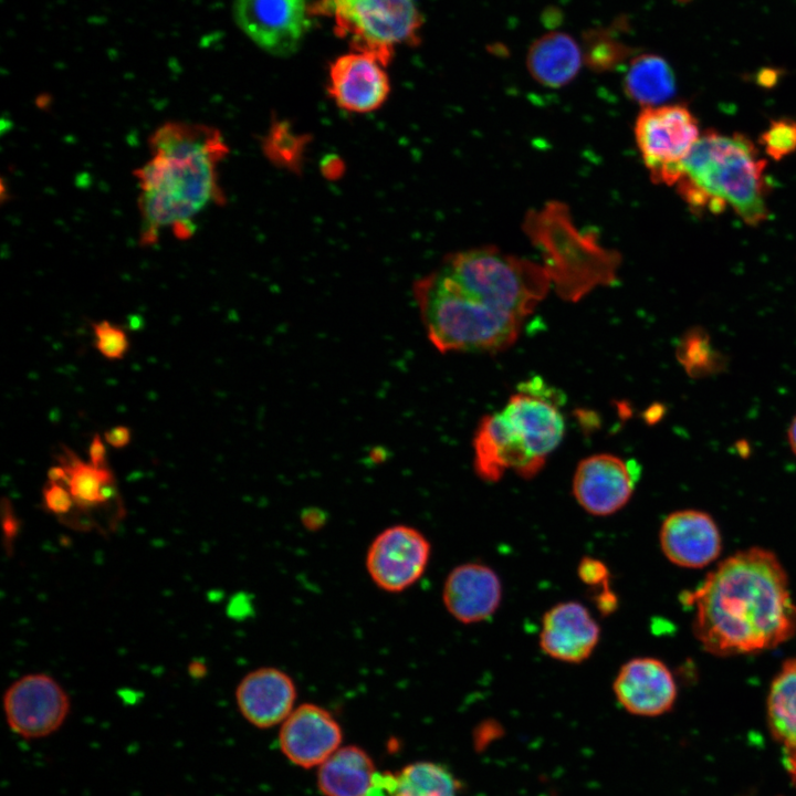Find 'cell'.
Instances as JSON below:
<instances>
[{
    "label": "cell",
    "instance_id": "cell-16",
    "mask_svg": "<svg viewBox=\"0 0 796 796\" xmlns=\"http://www.w3.org/2000/svg\"><path fill=\"white\" fill-rule=\"evenodd\" d=\"M502 582L490 566L468 562L453 567L442 586V603L457 621L472 625L485 621L499 609Z\"/></svg>",
    "mask_w": 796,
    "mask_h": 796
},
{
    "label": "cell",
    "instance_id": "cell-22",
    "mask_svg": "<svg viewBox=\"0 0 796 796\" xmlns=\"http://www.w3.org/2000/svg\"><path fill=\"white\" fill-rule=\"evenodd\" d=\"M376 772L366 751L355 745L339 747L320 765L318 789L324 796H365Z\"/></svg>",
    "mask_w": 796,
    "mask_h": 796
},
{
    "label": "cell",
    "instance_id": "cell-29",
    "mask_svg": "<svg viewBox=\"0 0 796 796\" xmlns=\"http://www.w3.org/2000/svg\"><path fill=\"white\" fill-rule=\"evenodd\" d=\"M94 346L108 360L123 359L129 348V339L125 329L109 321L103 320L92 324Z\"/></svg>",
    "mask_w": 796,
    "mask_h": 796
},
{
    "label": "cell",
    "instance_id": "cell-9",
    "mask_svg": "<svg viewBox=\"0 0 796 796\" xmlns=\"http://www.w3.org/2000/svg\"><path fill=\"white\" fill-rule=\"evenodd\" d=\"M431 544L418 528L395 524L379 532L370 542L365 567L379 589L398 594L413 586L426 573Z\"/></svg>",
    "mask_w": 796,
    "mask_h": 796
},
{
    "label": "cell",
    "instance_id": "cell-10",
    "mask_svg": "<svg viewBox=\"0 0 796 796\" xmlns=\"http://www.w3.org/2000/svg\"><path fill=\"white\" fill-rule=\"evenodd\" d=\"M307 0H234L233 18L259 48L275 56L295 53L310 27Z\"/></svg>",
    "mask_w": 796,
    "mask_h": 796
},
{
    "label": "cell",
    "instance_id": "cell-33",
    "mask_svg": "<svg viewBox=\"0 0 796 796\" xmlns=\"http://www.w3.org/2000/svg\"><path fill=\"white\" fill-rule=\"evenodd\" d=\"M593 600L603 615H610L618 608V597L610 586L597 589Z\"/></svg>",
    "mask_w": 796,
    "mask_h": 796
},
{
    "label": "cell",
    "instance_id": "cell-7",
    "mask_svg": "<svg viewBox=\"0 0 796 796\" xmlns=\"http://www.w3.org/2000/svg\"><path fill=\"white\" fill-rule=\"evenodd\" d=\"M701 134L698 119L684 105L643 107L636 119L635 137L651 180L674 186Z\"/></svg>",
    "mask_w": 796,
    "mask_h": 796
},
{
    "label": "cell",
    "instance_id": "cell-18",
    "mask_svg": "<svg viewBox=\"0 0 796 796\" xmlns=\"http://www.w3.org/2000/svg\"><path fill=\"white\" fill-rule=\"evenodd\" d=\"M234 698L240 714L251 725L270 729L281 724L295 709L297 688L285 671L261 667L242 677Z\"/></svg>",
    "mask_w": 796,
    "mask_h": 796
},
{
    "label": "cell",
    "instance_id": "cell-20",
    "mask_svg": "<svg viewBox=\"0 0 796 796\" xmlns=\"http://www.w3.org/2000/svg\"><path fill=\"white\" fill-rule=\"evenodd\" d=\"M584 55L577 42L564 32H549L535 40L528 49L526 65L540 84L558 88L575 78Z\"/></svg>",
    "mask_w": 796,
    "mask_h": 796
},
{
    "label": "cell",
    "instance_id": "cell-21",
    "mask_svg": "<svg viewBox=\"0 0 796 796\" xmlns=\"http://www.w3.org/2000/svg\"><path fill=\"white\" fill-rule=\"evenodd\" d=\"M767 718L783 747L785 767L796 781V659L786 661L771 684Z\"/></svg>",
    "mask_w": 796,
    "mask_h": 796
},
{
    "label": "cell",
    "instance_id": "cell-4",
    "mask_svg": "<svg viewBox=\"0 0 796 796\" xmlns=\"http://www.w3.org/2000/svg\"><path fill=\"white\" fill-rule=\"evenodd\" d=\"M412 293L429 341L443 354L504 350L524 323L467 292L442 268L418 279Z\"/></svg>",
    "mask_w": 796,
    "mask_h": 796
},
{
    "label": "cell",
    "instance_id": "cell-37",
    "mask_svg": "<svg viewBox=\"0 0 796 796\" xmlns=\"http://www.w3.org/2000/svg\"><path fill=\"white\" fill-rule=\"evenodd\" d=\"M795 783H796V781H795Z\"/></svg>",
    "mask_w": 796,
    "mask_h": 796
},
{
    "label": "cell",
    "instance_id": "cell-12",
    "mask_svg": "<svg viewBox=\"0 0 796 796\" xmlns=\"http://www.w3.org/2000/svg\"><path fill=\"white\" fill-rule=\"evenodd\" d=\"M472 446L474 471L486 482L499 481L509 470L531 479L543 468L502 410L480 420Z\"/></svg>",
    "mask_w": 796,
    "mask_h": 796
},
{
    "label": "cell",
    "instance_id": "cell-3",
    "mask_svg": "<svg viewBox=\"0 0 796 796\" xmlns=\"http://www.w3.org/2000/svg\"><path fill=\"white\" fill-rule=\"evenodd\" d=\"M765 169L766 160L745 135L708 130L693 146L674 186L692 212L731 208L744 223L756 227L769 212Z\"/></svg>",
    "mask_w": 796,
    "mask_h": 796
},
{
    "label": "cell",
    "instance_id": "cell-11",
    "mask_svg": "<svg viewBox=\"0 0 796 796\" xmlns=\"http://www.w3.org/2000/svg\"><path fill=\"white\" fill-rule=\"evenodd\" d=\"M641 469L635 461L610 453L583 459L573 478V495L587 513L608 516L620 511L631 499Z\"/></svg>",
    "mask_w": 796,
    "mask_h": 796
},
{
    "label": "cell",
    "instance_id": "cell-26",
    "mask_svg": "<svg viewBox=\"0 0 796 796\" xmlns=\"http://www.w3.org/2000/svg\"><path fill=\"white\" fill-rule=\"evenodd\" d=\"M307 136L296 134L290 124L275 122L263 140L266 157L283 168L296 170L301 167Z\"/></svg>",
    "mask_w": 796,
    "mask_h": 796
},
{
    "label": "cell",
    "instance_id": "cell-1",
    "mask_svg": "<svg viewBox=\"0 0 796 796\" xmlns=\"http://www.w3.org/2000/svg\"><path fill=\"white\" fill-rule=\"evenodd\" d=\"M682 600L693 609L694 636L715 656L768 650L796 632L787 574L764 548L727 557Z\"/></svg>",
    "mask_w": 796,
    "mask_h": 796
},
{
    "label": "cell",
    "instance_id": "cell-30",
    "mask_svg": "<svg viewBox=\"0 0 796 796\" xmlns=\"http://www.w3.org/2000/svg\"><path fill=\"white\" fill-rule=\"evenodd\" d=\"M577 575L585 585L595 590L610 586V570L598 558L583 557L577 565Z\"/></svg>",
    "mask_w": 796,
    "mask_h": 796
},
{
    "label": "cell",
    "instance_id": "cell-23",
    "mask_svg": "<svg viewBox=\"0 0 796 796\" xmlns=\"http://www.w3.org/2000/svg\"><path fill=\"white\" fill-rule=\"evenodd\" d=\"M624 88L627 96L642 108L659 106L674 95L675 77L663 57L643 53L630 61Z\"/></svg>",
    "mask_w": 796,
    "mask_h": 796
},
{
    "label": "cell",
    "instance_id": "cell-19",
    "mask_svg": "<svg viewBox=\"0 0 796 796\" xmlns=\"http://www.w3.org/2000/svg\"><path fill=\"white\" fill-rule=\"evenodd\" d=\"M659 543L672 564L687 568L709 565L722 549L715 521L710 514L692 509L672 512L663 520Z\"/></svg>",
    "mask_w": 796,
    "mask_h": 796
},
{
    "label": "cell",
    "instance_id": "cell-14",
    "mask_svg": "<svg viewBox=\"0 0 796 796\" xmlns=\"http://www.w3.org/2000/svg\"><path fill=\"white\" fill-rule=\"evenodd\" d=\"M342 740L343 731L334 715L314 703L295 706L279 732L283 754L304 768L324 763L339 748Z\"/></svg>",
    "mask_w": 796,
    "mask_h": 796
},
{
    "label": "cell",
    "instance_id": "cell-2",
    "mask_svg": "<svg viewBox=\"0 0 796 796\" xmlns=\"http://www.w3.org/2000/svg\"><path fill=\"white\" fill-rule=\"evenodd\" d=\"M148 145L147 160L134 171L139 242L154 245L165 232L187 240L203 211L226 202L219 168L228 144L211 125L168 121L153 132Z\"/></svg>",
    "mask_w": 796,
    "mask_h": 796
},
{
    "label": "cell",
    "instance_id": "cell-31",
    "mask_svg": "<svg viewBox=\"0 0 796 796\" xmlns=\"http://www.w3.org/2000/svg\"><path fill=\"white\" fill-rule=\"evenodd\" d=\"M42 498L45 509L55 515L70 513L74 505L67 486L61 482L48 481L43 489Z\"/></svg>",
    "mask_w": 796,
    "mask_h": 796
},
{
    "label": "cell",
    "instance_id": "cell-27",
    "mask_svg": "<svg viewBox=\"0 0 796 796\" xmlns=\"http://www.w3.org/2000/svg\"><path fill=\"white\" fill-rule=\"evenodd\" d=\"M630 50L605 30L585 35L584 60L595 71H607L626 60Z\"/></svg>",
    "mask_w": 796,
    "mask_h": 796
},
{
    "label": "cell",
    "instance_id": "cell-15",
    "mask_svg": "<svg viewBox=\"0 0 796 796\" xmlns=\"http://www.w3.org/2000/svg\"><path fill=\"white\" fill-rule=\"evenodd\" d=\"M612 691L618 703L629 713L657 716L668 712L677 699L672 672L652 657L632 658L618 670Z\"/></svg>",
    "mask_w": 796,
    "mask_h": 796
},
{
    "label": "cell",
    "instance_id": "cell-25",
    "mask_svg": "<svg viewBox=\"0 0 796 796\" xmlns=\"http://www.w3.org/2000/svg\"><path fill=\"white\" fill-rule=\"evenodd\" d=\"M398 785L390 796H457L459 782L444 766L416 762L398 774Z\"/></svg>",
    "mask_w": 796,
    "mask_h": 796
},
{
    "label": "cell",
    "instance_id": "cell-8",
    "mask_svg": "<svg viewBox=\"0 0 796 796\" xmlns=\"http://www.w3.org/2000/svg\"><path fill=\"white\" fill-rule=\"evenodd\" d=\"M10 730L25 740L55 733L66 721L71 702L65 689L52 675L28 673L12 682L2 698Z\"/></svg>",
    "mask_w": 796,
    "mask_h": 796
},
{
    "label": "cell",
    "instance_id": "cell-6",
    "mask_svg": "<svg viewBox=\"0 0 796 796\" xmlns=\"http://www.w3.org/2000/svg\"><path fill=\"white\" fill-rule=\"evenodd\" d=\"M311 15L331 18L335 34L352 51L367 53L386 66L395 48L419 42L422 17L413 0H317Z\"/></svg>",
    "mask_w": 796,
    "mask_h": 796
},
{
    "label": "cell",
    "instance_id": "cell-17",
    "mask_svg": "<svg viewBox=\"0 0 796 796\" xmlns=\"http://www.w3.org/2000/svg\"><path fill=\"white\" fill-rule=\"evenodd\" d=\"M542 651L561 662L587 660L600 640V627L589 609L579 601L568 600L552 606L542 618Z\"/></svg>",
    "mask_w": 796,
    "mask_h": 796
},
{
    "label": "cell",
    "instance_id": "cell-28",
    "mask_svg": "<svg viewBox=\"0 0 796 796\" xmlns=\"http://www.w3.org/2000/svg\"><path fill=\"white\" fill-rule=\"evenodd\" d=\"M760 144L774 160H781L796 151V121L778 118L769 123L761 134Z\"/></svg>",
    "mask_w": 796,
    "mask_h": 796
},
{
    "label": "cell",
    "instance_id": "cell-36",
    "mask_svg": "<svg viewBox=\"0 0 796 796\" xmlns=\"http://www.w3.org/2000/svg\"><path fill=\"white\" fill-rule=\"evenodd\" d=\"M787 440L789 448L794 455L796 457V415L792 419L788 429H787Z\"/></svg>",
    "mask_w": 796,
    "mask_h": 796
},
{
    "label": "cell",
    "instance_id": "cell-13",
    "mask_svg": "<svg viewBox=\"0 0 796 796\" xmlns=\"http://www.w3.org/2000/svg\"><path fill=\"white\" fill-rule=\"evenodd\" d=\"M390 90L386 65L370 54L352 51L329 64L327 93L343 111L374 112L385 104Z\"/></svg>",
    "mask_w": 796,
    "mask_h": 796
},
{
    "label": "cell",
    "instance_id": "cell-34",
    "mask_svg": "<svg viewBox=\"0 0 796 796\" xmlns=\"http://www.w3.org/2000/svg\"><path fill=\"white\" fill-rule=\"evenodd\" d=\"M130 429L127 426H115L104 432V440L113 448L122 449L129 444Z\"/></svg>",
    "mask_w": 796,
    "mask_h": 796
},
{
    "label": "cell",
    "instance_id": "cell-5",
    "mask_svg": "<svg viewBox=\"0 0 796 796\" xmlns=\"http://www.w3.org/2000/svg\"><path fill=\"white\" fill-rule=\"evenodd\" d=\"M441 268L489 306L524 321L546 296L552 283L547 269L495 248L452 253Z\"/></svg>",
    "mask_w": 796,
    "mask_h": 796
},
{
    "label": "cell",
    "instance_id": "cell-24",
    "mask_svg": "<svg viewBox=\"0 0 796 796\" xmlns=\"http://www.w3.org/2000/svg\"><path fill=\"white\" fill-rule=\"evenodd\" d=\"M59 462L66 469L67 478L64 484L80 509H96L115 496L114 475L106 465L94 467L67 448L60 455Z\"/></svg>",
    "mask_w": 796,
    "mask_h": 796
},
{
    "label": "cell",
    "instance_id": "cell-35",
    "mask_svg": "<svg viewBox=\"0 0 796 796\" xmlns=\"http://www.w3.org/2000/svg\"><path fill=\"white\" fill-rule=\"evenodd\" d=\"M104 441L98 433H95L90 442L88 460L94 467L106 465V448Z\"/></svg>",
    "mask_w": 796,
    "mask_h": 796
},
{
    "label": "cell",
    "instance_id": "cell-32",
    "mask_svg": "<svg viewBox=\"0 0 796 796\" xmlns=\"http://www.w3.org/2000/svg\"><path fill=\"white\" fill-rule=\"evenodd\" d=\"M397 785V774L376 772L365 796H390L396 790Z\"/></svg>",
    "mask_w": 796,
    "mask_h": 796
}]
</instances>
